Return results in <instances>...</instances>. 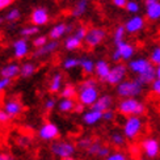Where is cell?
<instances>
[{
	"label": "cell",
	"mask_w": 160,
	"mask_h": 160,
	"mask_svg": "<svg viewBox=\"0 0 160 160\" xmlns=\"http://www.w3.org/2000/svg\"><path fill=\"white\" fill-rule=\"evenodd\" d=\"M55 105H57V101H55V98H48L45 101L43 106H45V109L46 110H52L55 108Z\"/></svg>",
	"instance_id": "f6af8a7d"
},
{
	"label": "cell",
	"mask_w": 160,
	"mask_h": 160,
	"mask_svg": "<svg viewBox=\"0 0 160 160\" xmlns=\"http://www.w3.org/2000/svg\"><path fill=\"white\" fill-rule=\"evenodd\" d=\"M62 84H63V76L59 72H55L54 75L50 79V84H49V91L52 93L61 92L62 91Z\"/></svg>",
	"instance_id": "cb8c5ba5"
},
{
	"label": "cell",
	"mask_w": 160,
	"mask_h": 160,
	"mask_svg": "<svg viewBox=\"0 0 160 160\" xmlns=\"http://www.w3.org/2000/svg\"><path fill=\"white\" fill-rule=\"evenodd\" d=\"M0 160H15V158L5 152H0Z\"/></svg>",
	"instance_id": "f5cc1de1"
},
{
	"label": "cell",
	"mask_w": 160,
	"mask_h": 160,
	"mask_svg": "<svg viewBox=\"0 0 160 160\" xmlns=\"http://www.w3.org/2000/svg\"><path fill=\"white\" fill-rule=\"evenodd\" d=\"M116 50L119 52V55H121L122 61H131L132 55L135 54V48L131 43L126 42V41L116 45Z\"/></svg>",
	"instance_id": "9a60e30c"
},
{
	"label": "cell",
	"mask_w": 160,
	"mask_h": 160,
	"mask_svg": "<svg viewBox=\"0 0 160 160\" xmlns=\"http://www.w3.org/2000/svg\"><path fill=\"white\" fill-rule=\"evenodd\" d=\"M48 42H49V41H48V36L39 34V36H37L34 39H33V46H34V48H37V49H39V48H42V46H45Z\"/></svg>",
	"instance_id": "8d00e7d4"
},
{
	"label": "cell",
	"mask_w": 160,
	"mask_h": 160,
	"mask_svg": "<svg viewBox=\"0 0 160 160\" xmlns=\"http://www.w3.org/2000/svg\"><path fill=\"white\" fill-rule=\"evenodd\" d=\"M112 59L114 62H121L122 61V58H121V55H119V52L117 51V50H114V52L112 54Z\"/></svg>",
	"instance_id": "db71d44e"
},
{
	"label": "cell",
	"mask_w": 160,
	"mask_h": 160,
	"mask_svg": "<svg viewBox=\"0 0 160 160\" xmlns=\"http://www.w3.org/2000/svg\"><path fill=\"white\" fill-rule=\"evenodd\" d=\"M82 42L83 41H80V39L78 37H75L74 34L68 36L67 38H66V41H64V49L68 50V51H74V50L79 49L80 46H82Z\"/></svg>",
	"instance_id": "83f0119b"
},
{
	"label": "cell",
	"mask_w": 160,
	"mask_h": 160,
	"mask_svg": "<svg viewBox=\"0 0 160 160\" xmlns=\"http://www.w3.org/2000/svg\"><path fill=\"white\" fill-rule=\"evenodd\" d=\"M20 70H21V67H20L18 64L11 63V64L4 66V67L2 68V71H0V75H2V78L12 80L13 78H16L17 75H20Z\"/></svg>",
	"instance_id": "603a6c76"
},
{
	"label": "cell",
	"mask_w": 160,
	"mask_h": 160,
	"mask_svg": "<svg viewBox=\"0 0 160 160\" xmlns=\"http://www.w3.org/2000/svg\"><path fill=\"white\" fill-rule=\"evenodd\" d=\"M76 102L74 101V98H62L61 101L58 102V109L62 113H68L75 109Z\"/></svg>",
	"instance_id": "484cf974"
},
{
	"label": "cell",
	"mask_w": 160,
	"mask_h": 160,
	"mask_svg": "<svg viewBox=\"0 0 160 160\" xmlns=\"http://www.w3.org/2000/svg\"><path fill=\"white\" fill-rule=\"evenodd\" d=\"M110 142H112V144H114L116 147H122V146H125L126 137L123 135V132L121 134V132H118V131H114V132H112V135H110Z\"/></svg>",
	"instance_id": "f546056e"
},
{
	"label": "cell",
	"mask_w": 160,
	"mask_h": 160,
	"mask_svg": "<svg viewBox=\"0 0 160 160\" xmlns=\"http://www.w3.org/2000/svg\"><path fill=\"white\" fill-rule=\"evenodd\" d=\"M28 52H29V45L25 38L16 39L13 42V55H15V58L21 59L28 55Z\"/></svg>",
	"instance_id": "5bb4252c"
},
{
	"label": "cell",
	"mask_w": 160,
	"mask_h": 160,
	"mask_svg": "<svg viewBox=\"0 0 160 160\" xmlns=\"http://www.w3.org/2000/svg\"><path fill=\"white\" fill-rule=\"evenodd\" d=\"M152 64L150 59H146V58H137V59H131L128 64V68L132 72V74H137V75H142L144 74L148 68L152 67Z\"/></svg>",
	"instance_id": "ba28073f"
},
{
	"label": "cell",
	"mask_w": 160,
	"mask_h": 160,
	"mask_svg": "<svg viewBox=\"0 0 160 160\" xmlns=\"http://www.w3.org/2000/svg\"><path fill=\"white\" fill-rule=\"evenodd\" d=\"M114 117H116V114H114V112H113L112 109H109V110H106V112L102 113V119H104V121H106V122L113 121Z\"/></svg>",
	"instance_id": "ee69618b"
},
{
	"label": "cell",
	"mask_w": 160,
	"mask_h": 160,
	"mask_svg": "<svg viewBox=\"0 0 160 160\" xmlns=\"http://www.w3.org/2000/svg\"><path fill=\"white\" fill-rule=\"evenodd\" d=\"M155 68H156V78H158V79H160V63L156 66Z\"/></svg>",
	"instance_id": "9f6ffc18"
},
{
	"label": "cell",
	"mask_w": 160,
	"mask_h": 160,
	"mask_svg": "<svg viewBox=\"0 0 160 160\" xmlns=\"http://www.w3.org/2000/svg\"><path fill=\"white\" fill-rule=\"evenodd\" d=\"M17 144L20 146V147H28V146L30 144V138L29 137H18L17 138Z\"/></svg>",
	"instance_id": "7bdbcfd3"
},
{
	"label": "cell",
	"mask_w": 160,
	"mask_h": 160,
	"mask_svg": "<svg viewBox=\"0 0 160 160\" xmlns=\"http://www.w3.org/2000/svg\"><path fill=\"white\" fill-rule=\"evenodd\" d=\"M3 21H4V18H3V17H0V24H2Z\"/></svg>",
	"instance_id": "680465c9"
},
{
	"label": "cell",
	"mask_w": 160,
	"mask_h": 160,
	"mask_svg": "<svg viewBox=\"0 0 160 160\" xmlns=\"http://www.w3.org/2000/svg\"><path fill=\"white\" fill-rule=\"evenodd\" d=\"M106 37V32L102 28H91L88 29V33H87V37L84 39V42L87 46L89 48H96L101 43Z\"/></svg>",
	"instance_id": "52a82bcc"
},
{
	"label": "cell",
	"mask_w": 160,
	"mask_h": 160,
	"mask_svg": "<svg viewBox=\"0 0 160 160\" xmlns=\"http://www.w3.org/2000/svg\"><path fill=\"white\" fill-rule=\"evenodd\" d=\"M142 128H143V122L139 117H137V116L128 117L123 123V135L128 139H131L132 141V139H135L141 134Z\"/></svg>",
	"instance_id": "277c9868"
},
{
	"label": "cell",
	"mask_w": 160,
	"mask_h": 160,
	"mask_svg": "<svg viewBox=\"0 0 160 160\" xmlns=\"http://www.w3.org/2000/svg\"><path fill=\"white\" fill-rule=\"evenodd\" d=\"M79 66L82 67V70H83L84 74L91 75V74H93V72H95L96 63L93 62L91 58L84 57V58H80V64H79Z\"/></svg>",
	"instance_id": "d4e9b609"
},
{
	"label": "cell",
	"mask_w": 160,
	"mask_h": 160,
	"mask_svg": "<svg viewBox=\"0 0 160 160\" xmlns=\"http://www.w3.org/2000/svg\"><path fill=\"white\" fill-rule=\"evenodd\" d=\"M102 119V113L101 112H96V110H92L89 109L88 112L83 113V122L88 126L92 125H96L97 122H100Z\"/></svg>",
	"instance_id": "44dd1931"
},
{
	"label": "cell",
	"mask_w": 160,
	"mask_h": 160,
	"mask_svg": "<svg viewBox=\"0 0 160 160\" xmlns=\"http://www.w3.org/2000/svg\"><path fill=\"white\" fill-rule=\"evenodd\" d=\"M146 5V17L151 21H156L160 18V2L159 0H144Z\"/></svg>",
	"instance_id": "8fae6325"
},
{
	"label": "cell",
	"mask_w": 160,
	"mask_h": 160,
	"mask_svg": "<svg viewBox=\"0 0 160 160\" xmlns=\"http://www.w3.org/2000/svg\"><path fill=\"white\" fill-rule=\"evenodd\" d=\"M4 110L8 113L11 117H16V116L20 114V113H22L24 106H22L21 102L18 101V100L11 98V100H8V101L4 104Z\"/></svg>",
	"instance_id": "e0dca14e"
},
{
	"label": "cell",
	"mask_w": 160,
	"mask_h": 160,
	"mask_svg": "<svg viewBox=\"0 0 160 160\" xmlns=\"http://www.w3.org/2000/svg\"><path fill=\"white\" fill-rule=\"evenodd\" d=\"M126 11L130 12V13H138L139 12V4L134 0H129L128 4H126Z\"/></svg>",
	"instance_id": "60d3db41"
},
{
	"label": "cell",
	"mask_w": 160,
	"mask_h": 160,
	"mask_svg": "<svg viewBox=\"0 0 160 160\" xmlns=\"http://www.w3.org/2000/svg\"><path fill=\"white\" fill-rule=\"evenodd\" d=\"M144 28V18L142 16H132L131 18H129L128 21L125 22V29H126V33L129 34H135L139 30H142Z\"/></svg>",
	"instance_id": "7c38bea8"
},
{
	"label": "cell",
	"mask_w": 160,
	"mask_h": 160,
	"mask_svg": "<svg viewBox=\"0 0 160 160\" xmlns=\"http://www.w3.org/2000/svg\"><path fill=\"white\" fill-rule=\"evenodd\" d=\"M36 72V66L30 63V62H26L21 66V70H20V75L22 78H30L33 74Z\"/></svg>",
	"instance_id": "4dcf8cb0"
},
{
	"label": "cell",
	"mask_w": 160,
	"mask_h": 160,
	"mask_svg": "<svg viewBox=\"0 0 160 160\" xmlns=\"http://www.w3.org/2000/svg\"><path fill=\"white\" fill-rule=\"evenodd\" d=\"M87 33H88V29H87L84 25H80V26H78V28L74 30V36L78 37L80 41H84L85 37H87Z\"/></svg>",
	"instance_id": "74e56055"
},
{
	"label": "cell",
	"mask_w": 160,
	"mask_h": 160,
	"mask_svg": "<svg viewBox=\"0 0 160 160\" xmlns=\"http://www.w3.org/2000/svg\"><path fill=\"white\" fill-rule=\"evenodd\" d=\"M39 32V28L36 25H30V26H25V28L21 29V36L24 38H28V37H32V36H36L37 33Z\"/></svg>",
	"instance_id": "d6a6232c"
},
{
	"label": "cell",
	"mask_w": 160,
	"mask_h": 160,
	"mask_svg": "<svg viewBox=\"0 0 160 160\" xmlns=\"http://www.w3.org/2000/svg\"><path fill=\"white\" fill-rule=\"evenodd\" d=\"M129 0H113V4L118 8H126V4H128Z\"/></svg>",
	"instance_id": "f907efd6"
},
{
	"label": "cell",
	"mask_w": 160,
	"mask_h": 160,
	"mask_svg": "<svg viewBox=\"0 0 160 160\" xmlns=\"http://www.w3.org/2000/svg\"><path fill=\"white\" fill-rule=\"evenodd\" d=\"M110 70H112V67L109 66V63L106 61H104V59H100V61L96 62L95 74L100 80H104L105 82L106 78H108V75L110 74Z\"/></svg>",
	"instance_id": "ac0fdd59"
},
{
	"label": "cell",
	"mask_w": 160,
	"mask_h": 160,
	"mask_svg": "<svg viewBox=\"0 0 160 160\" xmlns=\"http://www.w3.org/2000/svg\"><path fill=\"white\" fill-rule=\"evenodd\" d=\"M30 21L33 25L36 26H41L49 22V13L45 8L39 7V8H36L34 11L32 12V16H30Z\"/></svg>",
	"instance_id": "4fadbf2b"
},
{
	"label": "cell",
	"mask_w": 160,
	"mask_h": 160,
	"mask_svg": "<svg viewBox=\"0 0 160 160\" xmlns=\"http://www.w3.org/2000/svg\"><path fill=\"white\" fill-rule=\"evenodd\" d=\"M139 83H141L142 85H148V84H152L155 82V80L158 79L156 78V68L152 66L151 68H148L147 71L144 72V74H142V75H138L137 78H135Z\"/></svg>",
	"instance_id": "7402d4cb"
},
{
	"label": "cell",
	"mask_w": 160,
	"mask_h": 160,
	"mask_svg": "<svg viewBox=\"0 0 160 160\" xmlns=\"http://www.w3.org/2000/svg\"><path fill=\"white\" fill-rule=\"evenodd\" d=\"M11 84V79H5V78H0V92H3L7 87Z\"/></svg>",
	"instance_id": "681fc988"
},
{
	"label": "cell",
	"mask_w": 160,
	"mask_h": 160,
	"mask_svg": "<svg viewBox=\"0 0 160 160\" xmlns=\"http://www.w3.org/2000/svg\"><path fill=\"white\" fill-rule=\"evenodd\" d=\"M150 61H151L152 64H155V66H158L160 63V46L152 49L151 55H150Z\"/></svg>",
	"instance_id": "ab89813d"
},
{
	"label": "cell",
	"mask_w": 160,
	"mask_h": 160,
	"mask_svg": "<svg viewBox=\"0 0 160 160\" xmlns=\"http://www.w3.org/2000/svg\"><path fill=\"white\" fill-rule=\"evenodd\" d=\"M87 8H88V2H87V0H79L74 5V8H72L71 15L74 17H80L87 12Z\"/></svg>",
	"instance_id": "4316f807"
},
{
	"label": "cell",
	"mask_w": 160,
	"mask_h": 160,
	"mask_svg": "<svg viewBox=\"0 0 160 160\" xmlns=\"http://www.w3.org/2000/svg\"><path fill=\"white\" fill-rule=\"evenodd\" d=\"M151 91L155 93V95L160 96V79H156L154 83L151 84Z\"/></svg>",
	"instance_id": "7dc6e473"
},
{
	"label": "cell",
	"mask_w": 160,
	"mask_h": 160,
	"mask_svg": "<svg viewBox=\"0 0 160 160\" xmlns=\"http://www.w3.org/2000/svg\"><path fill=\"white\" fill-rule=\"evenodd\" d=\"M117 95L122 98H135L143 91V85L138 82L137 79L125 80L121 84L117 85Z\"/></svg>",
	"instance_id": "7a4b0ae2"
},
{
	"label": "cell",
	"mask_w": 160,
	"mask_h": 160,
	"mask_svg": "<svg viewBox=\"0 0 160 160\" xmlns=\"http://www.w3.org/2000/svg\"><path fill=\"white\" fill-rule=\"evenodd\" d=\"M78 95L76 88L72 84H67L63 87V89L61 91V96L62 98H74Z\"/></svg>",
	"instance_id": "1f68e13d"
},
{
	"label": "cell",
	"mask_w": 160,
	"mask_h": 160,
	"mask_svg": "<svg viewBox=\"0 0 160 160\" xmlns=\"http://www.w3.org/2000/svg\"><path fill=\"white\" fill-rule=\"evenodd\" d=\"M117 109L123 116H128V117L137 116V117H139L146 112V106H144L143 102L138 101L137 98H123L118 102Z\"/></svg>",
	"instance_id": "6da1fadb"
},
{
	"label": "cell",
	"mask_w": 160,
	"mask_h": 160,
	"mask_svg": "<svg viewBox=\"0 0 160 160\" xmlns=\"http://www.w3.org/2000/svg\"><path fill=\"white\" fill-rule=\"evenodd\" d=\"M50 150L52 152V155H55L59 159H67V158H72L76 152V146L72 144L70 142L66 141H59V142H54L50 146Z\"/></svg>",
	"instance_id": "3957f363"
},
{
	"label": "cell",
	"mask_w": 160,
	"mask_h": 160,
	"mask_svg": "<svg viewBox=\"0 0 160 160\" xmlns=\"http://www.w3.org/2000/svg\"><path fill=\"white\" fill-rule=\"evenodd\" d=\"M12 117L4 109H0V123H7Z\"/></svg>",
	"instance_id": "bcb514c9"
},
{
	"label": "cell",
	"mask_w": 160,
	"mask_h": 160,
	"mask_svg": "<svg viewBox=\"0 0 160 160\" xmlns=\"http://www.w3.org/2000/svg\"><path fill=\"white\" fill-rule=\"evenodd\" d=\"M74 112H76V113H83V112H84V105H83V104H80V102H76Z\"/></svg>",
	"instance_id": "11a10c76"
},
{
	"label": "cell",
	"mask_w": 160,
	"mask_h": 160,
	"mask_svg": "<svg viewBox=\"0 0 160 160\" xmlns=\"http://www.w3.org/2000/svg\"><path fill=\"white\" fill-rule=\"evenodd\" d=\"M95 142V139L93 138H91V137H83V138H80L79 141H78V147L80 148V150H88L91 146H92V143Z\"/></svg>",
	"instance_id": "836d02e7"
},
{
	"label": "cell",
	"mask_w": 160,
	"mask_h": 160,
	"mask_svg": "<svg viewBox=\"0 0 160 160\" xmlns=\"http://www.w3.org/2000/svg\"><path fill=\"white\" fill-rule=\"evenodd\" d=\"M62 64H63V68H66V70H72V68L78 67V66L80 64V59L74 58V57H70V58H66Z\"/></svg>",
	"instance_id": "e575fe53"
},
{
	"label": "cell",
	"mask_w": 160,
	"mask_h": 160,
	"mask_svg": "<svg viewBox=\"0 0 160 160\" xmlns=\"http://www.w3.org/2000/svg\"><path fill=\"white\" fill-rule=\"evenodd\" d=\"M125 34H126V29H125V25H118L114 33H113V41H114L116 45L121 43L125 41Z\"/></svg>",
	"instance_id": "f1b7e54d"
},
{
	"label": "cell",
	"mask_w": 160,
	"mask_h": 160,
	"mask_svg": "<svg viewBox=\"0 0 160 160\" xmlns=\"http://www.w3.org/2000/svg\"><path fill=\"white\" fill-rule=\"evenodd\" d=\"M66 33H67V24L59 22L55 24L49 32V38H51V41H58L59 38H62Z\"/></svg>",
	"instance_id": "ffe728a7"
},
{
	"label": "cell",
	"mask_w": 160,
	"mask_h": 160,
	"mask_svg": "<svg viewBox=\"0 0 160 160\" xmlns=\"http://www.w3.org/2000/svg\"><path fill=\"white\" fill-rule=\"evenodd\" d=\"M13 0H0V11L7 8V7H9L12 4Z\"/></svg>",
	"instance_id": "816d5d0a"
},
{
	"label": "cell",
	"mask_w": 160,
	"mask_h": 160,
	"mask_svg": "<svg viewBox=\"0 0 160 160\" xmlns=\"http://www.w3.org/2000/svg\"><path fill=\"white\" fill-rule=\"evenodd\" d=\"M138 160H146V159H143V158H139V159H138Z\"/></svg>",
	"instance_id": "91938a15"
},
{
	"label": "cell",
	"mask_w": 160,
	"mask_h": 160,
	"mask_svg": "<svg viewBox=\"0 0 160 160\" xmlns=\"http://www.w3.org/2000/svg\"><path fill=\"white\" fill-rule=\"evenodd\" d=\"M141 148L143 150V154L147 158L154 159L160 152V144L155 138H146L141 143Z\"/></svg>",
	"instance_id": "9c48e42d"
},
{
	"label": "cell",
	"mask_w": 160,
	"mask_h": 160,
	"mask_svg": "<svg viewBox=\"0 0 160 160\" xmlns=\"http://www.w3.org/2000/svg\"><path fill=\"white\" fill-rule=\"evenodd\" d=\"M20 16H21L20 11H18L17 8H13V9H11V11L5 15L4 20H7V21H17V20L20 18Z\"/></svg>",
	"instance_id": "f35d334b"
},
{
	"label": "cell",
	"mask_w": 160,
	"mask_h": 160,
	"mask_svg": "<svg viewBox=\"0 0 160 160\" xmlns=\"http://www.w3.org/2000/svg\"><path fill=\"white\" fill-rule=\"evenodd\" d=\"M38 135L42 141H54L59 137V129L55 123L52 122H46L41 126L38 131Z\"/></svg>",
	"instance_id": "30bf717a"
},
{
	"label": "cell",
	"mask_w": 160,
	"mask_h": 160,
	"mask_svg": "<svg viewBox=\"0 0 160 160\" xmlns=\"http://www.w3.org/2000/svg\"><path fill=\"white\" fill-rule=\"evenodd\" d=\"M59 46V42L58 41H51V42H48L45 46H42V48H39L34 51V54H33V57L36 58H43V57H48L50 54H52Z\"/></svg>",
	"instance_id": "d6986e66"
},
{
	"label": "cell",
	"mask_w": 160,
	"mask_h": 160,
	"mask_svg": "<svg viewBox=\"0 0 160 160\" xmlns=\"http://www.w3.org/2000/svg\"><path fill=\"white\" fill-rule=\"evenodd\" d=\"M96 80L93 79V78H88V79H85L84 82L80 84V87H96Z\"/></svg>",
	"instance_id": "c3c4849f"
},
{
	"label": "cell",
	"mask_w": 160,
	"mask_h": 160,
	"mask_svg": "<svg viewBox=\"0 0 160 160\" xmlns=\"http://www.w3.org/2000/svg\"><path fill=\"white\" fill-rule=\"evenodd\" d=\"M112 104H113L112 96H109V95H102V96H100L97 101L91 106V109H92V110H96V112L104 113V112H106V110L110 109Z\"/></svg>",
	"instance_id": "2e32d148"
},
{
	"label": "cell",
	"mask_w": 160,
	"mask_h": 160,
	"mask_svg": "<svg viewBox=\"0 0 160 160\" xmlns=\"http://www.w3.org/2000/svg\"><path fill=\"white\" fill-rule=\"evenodd\" d=\"M102 146H104V144L100 142V141H95V142L92 143L91 147L87 150V154L91 155V156H98L100 151H101V148H102Z\"/></svg>",
	"instance_id": "d590c367"
},
{
	"label": "cell",
	"mask_w": 160,
	"mask_h": 160,
	"mask_svg": "<svg viewBox=\"0 0 160 160\" xmlns=\"http://www.w3.org/2000/svg\"><path fill=\"white\" fill-rule=\"evenodd\" d=\"M64 160H80V159H76V158L72 156V158H67V159H64Z\"/></svg>",
	"instance_id": "6f0895ef"
},
{
	"label": "cell",
	"mask_w": 160,
	"mask_h": 160,
	"mask_svg": "<svg viewBox=\"0 0 160 160\" xmlns=\"http://www.w3.org/2000/svg\"><path fill=\"white\" fill-rule=\"evenodd\" d=\"M105 160H126V156H125V154H122V152L116 151V152H112Z\"/></svg>",
	"instance_id": "b9f144b4"
},
{
	"label": "cell",
	"mask_w": 160,
	"mask_h": 160,
	"mask_svg": "<svg viewBox=\"0 0 160 160\" xmlns=\"http://www.w3.org/2000/svg\"><path fill=\"white\" fill-rule=\"evenodd\" d=\"M97 87H80L78 93V100L84 106H92L98 100Z\"/></svg>",
	"instance_id": "5b68a950"
},
{
	"label": "cell",
	"mask_w": 160,
	"mask_h": 160,
	"mask_svg": "<svg viewBox=\"0 0 160 160\" xmlns=\"http://www.w3.org/2000/svg\"><path fill=\"white\" fill-rule=\"evenodd\" d=\"M128 66L123 63H117L116 66H113L110 70V74L108 75L105 82L110 85H118L122 82H125L126 75H128Z\"/></svg>",
	"instance_id": "8992f818"
}]
</instances>
